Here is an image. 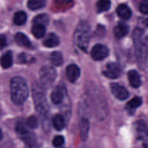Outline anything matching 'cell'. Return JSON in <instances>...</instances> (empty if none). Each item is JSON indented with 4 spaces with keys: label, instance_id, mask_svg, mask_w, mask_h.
Returning <instances> with one entry per match:
<instances>
[{
    "label": "cell",
    "instance_id": "obj_1",
    "mask_svg": "<svg viewBox=\"0 0 148 148\" xmlns=\"http://www.w3.org/2000/svg\"><path fill=\"white\" fill-rule=\"evenodd\" d=\"M28 86L25 79L21 77H14L11 79L10 94L14 103H23L28 96Z\"/></svg>",
    "mask_w": 148,
    "mask_h": 148
},
{
    "label": "cell",
    "instance_id": "obj_2",
    "mask_svg": "<svg viewBox=\"0 0 148 148\" xmlns=\"http://www.w3.org/2000/svg\"><path fill=\"white\" fill-rule=\"evenodd\" d=\"M90 38V27L86 22H81L76 27L74 33L75 45L82 51L87 52Z\"/></svg>",
    "mask_w": 148,
    "mask_h": 148
},
{
    "label": "cell",
    "instance_id": "obj_3",
    "mask_svg": "<svg viewBox=\"0 0 148 148\" xmlns=\"http://www.w3.org/2000/svg\"><path fill=\"white\" fill-rule=\"evenodd\" d=\"M143 29L136 28L133 33V39L135 45V53L139 66L144 69L146 66L147 56V49L143 40Z\"/></svg>",
    "mask_w": 148,
    "mask_h": 148
},
{
    "label": "cell",
    "instance_id": "obj_4",
    "mask_svg": "<svg viewBox=\"0 0 148 148\" xmlns=\"http://www.w3.org/2000/svg\"><path fill=\"white\" fill-rule=\"evenodd\" d=\"M33 98L36 111L40 114H46L49 110V104L44 88L37 82L33 85Z\"/></svg>",
    "mask_w": 148,
    "mask_h": 148
},
{
    "label": "cell",
    "instance_id": "obj_5",
    "mask_svg": "<svg viewBox=\"0 0 148 148\" xmlns=\"http://www.w3.org/2000/svg\"><path fill=\"white\" fill-rule=\"evenodd\" d=\"M27 124L23 121H19L16 125V132L21 138V140L28 146L29 147L33 148L35 147L36 143V136L34 134L29 131L27 129Z\"/></svg>",
    "mask_w": 148,
    "mask_h": 148
},
{
    "label": "cell",
    "instance_id": "obj_6",
    "mask_svg": "<svg viewBox=\"0 0 148 148\" xmlns=\"http://www.w3.org/2000/svg\"><path fill=\"white\" fill-rule=\"evenodd\" d=\"M56 77V72L53 67L45 66L40 69L39 72V78L40 85L44 88L51 85Z\"/></svg>",
    "mask_w": 148,
    "mask_h": 148
},
{
    "label": "cell",
    "instance_id": "obj_7",
    "mask_svg": "<svg viewBox=\"0 0 148 148\" xmlns=\"http://www.w3.org/2000/svg\"><path fill=\"white\" fill-rule=\"evenodd\" d=\"M109 53L108 48L102 44H96L92 48L91 57L96 61L103 60Z\"/></svg>",
    "mask_w": 148,
    "mask_h": 148
},
{
    "label": "cell",
    "instance_id": "obj_8",
    "mask_svg": "<svg viewBox=\"0 0 148 148\" xmlns=\"http://www.w3.org/2000/svg\"><path fill=\"white\" fill-rule=\"evenodd\" d=\"M121 69L118 64L111 62L106 65V68L103 72V75L110 79H116L119 77Z\"/></svg>",
    "mask_w": 148,
    "mask_h": 148
},
{
    "label": "cell",
    "instance_id": "obj_9",
    "mask_svg": "<svg viewBox=\"0 0 148 148\" xmlns=\"http://www.w3.org/2000/svg\"><path fill=\"white\" fill-rule=\"evenodd\" d=\"M111 90L113 95L120 101H124L130 96V93L127 90L117 83H111Z\"/></svg>",
    "mask_w": 148,
    "mask_h": 148
},
{
    "label": "cell",
    "instance_id": "obj_10",
    "mask_svg": "<svg viewBox=\"0 0 148 148\" xmlns=\"http://www.w3.org/2000/svg\"><path fill=\"white\" fill-rule=\"evenodd\" d=\"M66 78L71 82H75L80 76V69L77 65L70 64L66 69Z\"/></svg>",
    "mask_w": 148,
    "mask_h": 148
},
{
    "label": "cell",
    "instance_id": "obj_11",
    "mask_svg": "<svg viewBox=\"0 0 148 148\" xmlns=\"http://www.w3.org/2000/svg\"><path fill=\"white\" fill-rule=\"evenodd\" d=\"M129 30H130L129 26L127 23L124 22H119L117 25L114 27V36L118 39L122 38L128 34Z\"/></svg>",
    "mask_w": 148,
    "mask_h": 148
},
{
    "label": "cell",
    "instance_id": "obj_12",
    "mask_svg": "<svg viewBox=\"0 0 148 148\" xmlns=\"http://www.w3.org/2000/svg\"><path fill=\"white\" fill-rule=\"evenodd\" d=\"M79 134L82 140H87L89 134L90 122L88 119L82 118L79 121Z\"/></svg>",
    "mask_w": 148,
    "mask_h": 148
},
{
    "label": "cell",
    "instance_id": "obj_13",
    "mask_svg": "<svg viewBox=\"0 0 148 148\" xmlns=\"http://www.w3.org/2000/svg\"><path fill=\"white\" fill-rule=\"evenodd\" d=\"M128 79L130 85L134 88H139L142 85L141 77L135 70H131L128 72Z\"/></svg>",
    "mask_w": 148,
    "mask_h": 148
},
{
    "label": "cell",
    "instance_id": "obj_14",
    "mask_svg": "<svg viewBox=\"0 0 148 148\" xmlns=\"http://www.w3.org/2000/svg\"><path fill=\"white\" fill-rule=\"evenodd\" d=\"M43 43L46 47H56V46H57L59 44V38L54 33H49L45 38Z\"/></svg>",
    "mask_w": 148,
    "mask_h": 148
},
{
    "label": "cell",
    "instance_id": "obj_15",
    "mask_svg": "<svg viewBox=\"0 0 148 148\" xmlns=\"http://www.w3.org/2000/svg\"><path fill=\"white\" fill-rule=\"evenodd\" d=\"M14 40L17 45L23 47L31 48L32 43L28 39V38L23 33H17L14 36Z\"/></svg>",
    "mask_w": 148,
    "mask_h": 148
},
{
    "label": "cell",
    "instance_id": "obj_16",
    "mask_svg": "<svg viewBox=\"0 0 148 148\" xmlns=\"http://www.w3.org/2000/svg\"><path fill=\"white\" fill-rule=\"evenodd\" d=\"M135 130L141 137H148V124L144 121H138L135 124Z\"/></svg>",
    "mask_w": 148,
    "mask_h": 148
},
{
    "label": "cell",
    "instance_id": "obj_17",
    "mask_svg": "<svg viewBox=\"0 0 148 148\" xmlns=\"http://www.w3.org/2000/svg\"><path fill=\"white\" fill-rule=\"evenodd\" d=\"M116 12L119 17L124 20H128L132 17V10H130V7L126 4H120L116 9Z\"/></svg>",
    "mask_w": 148,
    "mask_h": 148
},
{
    "label": "cell",
    "instance_id": "obj_18",
    "mask_svg": "<svg viewBox=\"0 0 148 148\" xmlns=\"http://www.w3.org/2000/svg\"><path fill=\"white\" fill-rule=\"evenodd\" d=\"M13 63V56L12 53L10 51H8L4 53L0 59V64L2 68L4 69H8L12 65Z\"/></svg>",
    "mask_w": 148,
    "mask_h": 148
},
{
    "label": "cell",
    "instance_id": "obj_19",
    "mask_svg": "<svg viewBox=\"0 0 148 148\" xmlns=\"http://www.w3.org/2000/svg\"><path fill=\"white\" fill-rule=\"evenodd\" d=\"M51 99L53 103L60 104L64 99V93L62 88L59 87L55 88L51 95Z\"/></svg>",
    "mask_w": 148,
    "mask_h": 148
},
{
    "label": "cell",
    "instance_id": "obj_20",
    "mask_svg": "<svg viewBox=\"0 0 148 148\" xmlns=\"http://www.w3.org/2000/svg\"><path fill=\"white\" fill-rule=\"evenodd\" d=\"M32 33L36 38H41L46 34V26L41 25H33Z\"/></svg>",
    "mask_w": 148,
    "mask_h": 148
},
{
    "label": "cell",
    "instance_id": "obj_21",
    "mask_svg": "<svg viewBox=\"0 0 148 148\" xmlns=\"http://www.w3.org/2000/svg\"><path fill=\"white\" fill-rule=\"evenodd\" d=\"M46 0H28L27 7L31 10H37L43 8L46 5Z\"/></svg>",
    "mask_w": 148,
    "mask_h": 148
},
{
    "label": "cell",
    "instance_id": "obj_22",
    "mask_svg": "<svg viewBox=\"0 0 148 148\" xmlns=\"http://www.w3.org/2000/svg\"><path fill=\"white\" fill-rule=\"evenodd\" d=\"M26 20H27V14L23 11H19L16 12L13 17L14 23L17 25H22L25 24Z\"/></svg>",
    "mask_w": 148,
    "mask_h": 148
},
{
    "label": "cell",
    "instance_id": "obj_23",
    "mask_svg": "<svg viewBox=\"0 0 148 148\" xmlns=\"http://www.w3.org/2000/svg\"><path fill=\"white\" fill-rule=\"evenodd\" d=\"M53 125L54 128L58 131L63 130L65 126V121L63 116L60 114L55 115L53 118Z\"/></svg>",
    "mask_w": 148,
    "mask_h": 148
},
{
    "label": "cell",
    "instance_id": "obj_24",
    "mask_svg": "<svg viewBox=\"0 0 148 148\" xmlns=\"http://www.w3.org/2000/svg\"><path fill=\"white\" fill-rule=\"evenodd\" d=\"M50 62L54 66H60L63 62V57L60 52L54 51L51 53Z\"/></svg>",
    "mask_w": 148,
    "mask_h": 148
},
{
    "label": "cell",
    "instance_id": "obj_25",
    "mask_svg": "<svg viewBox=\"0 0 148 148\" xmlns=\"http://www.w3.org/2000/svg\"><path fill=\"white\" fill-rule=\"evenodd\" d=\"M96 7L98 12L108 11L111 7V1L110 0H98L97 1Z\"/></svg>",
    "mask_w": 148,
    "mask_h": 148
},
{
    "label": "cell",
    "instance_id": "obj_26",
    "mask_svg": "<svg viewBox=\"0 0 148 148\" xmlns=\"http://www.w3.org/2000/svg\"><path fill=\"white\" fill-rule=\"evenodd\" d=\"M49 21V16L46 14H40L35 17L33 19V25H47Z\"/></svg>",
    "mask_w": 148,
    "mask_h": 148
},
{
    "label": "cell",
    "instance_id": "obj_27",
    "mask_svg": "<svg viewBox=\"0 0 148 148\" xmlns=\"http://www.w3.org/2000/svg\"><path fill=\"white\" fill-rule=\"evenodd\" d=\"M142 103H143L142 98L140 97H135L133 99H132L130 102H128L126 108L127 110H134L140 107L142 105Z\"/></svg>",
    "mask_w": 148,
    "mask_h": 148
},
{
    "label": "cell",
    "instance_id": "obj_28",
    "mask_svg": "<svg viewBox=\"0 0 148 148\" xmlns=\"http://www.w3.org/2000/svg\"><path fill=\"white\" fill-rule=\"evenodd\" d=\"M27 127L30 129H36L38 127V119H36V116H31L29 117L27 120V123H26Z\"/></svg>",
    "mask_w": 148,
    "mask_h": 148
},
{
    "label": "cell",
    "instance_id": "obj_29",
    "mask_svg": "<svg viewBox=\"0 0 148 148\" xmlns=\"http://www.w3.org/2000/svg\"><path fill=\"white\" fill-rule=\"evenodd\" d=\"M19 62L20 63H30V62H33V61H34V59H33L32 56H29V55L25 54V53H23V54H20V56H18Z\"/></svg>",
    "mask_w": 148,
    "mask_h": 148
},
{
    "label": "cell",
    "instance_id": "obj_30",
    "mask_svg": "<svg viewBox=\"0 0 148 148\" xmlns=\"http://www.w3.org/2000/svg\"><path fill=\"white\" fill-rule=\"evenodd\" d=\"M64 143V138L62 136H56L53 140V145L56 147H59Z\"/></svg>",
    "mask_w": 148,
    "mask_h": 148
},
{
    "label": "cell",
    "instance_id": "obj_31",
    "mask_svg": "<svg viewBox=\"0 0 148 148\" xmlns=\"http://www.w3.org/2000/svg\"><path fill=\"white\" fill-rule=\"evenodd\" d=\"M140 11L143 14H148V0H143L140 4Z\"/></svg>",
    "mask_w": 148,
    "mask_h": 148
},
{
    "label": "cell",
    "instance_id": "obj_32",
    "mask_svg": "<svg viewBox=\"0 0 148 148\" xmlns=\"http://www.w3.org/2000/svg\"><path fill=\"white\" fill-rule=\"evenodd\" d=\"M7 45V38L4 35H0V50L5 48Z\"/></svg>",
    "mask_w": 148,
    "mask_h": 148
},
{
    "label": "cell",
    "instance_id": "obj_33",
    "mask_svg": "<svg viewBox=\"0 0 148 148\" xmlns=\"http://www.w3.org/2000/svg\"><path fill=\"white\" fill-rule=\"evenodd\" d=\"M139 25H140V27L139 28L141 29L142 27H148V19H140L139 20Z\"/></svg>",
    "mask_w": 148,
    "mask_h": 148
},
{
    "label": "cell",
    "instance_id": "obj_34",
    "mask_svg": "<svg viewBox=\"0 0 148 148\" xmlns=\"http://www.w3.org/2000/svg\"><path fill=\"white\" fill-rule=\"evenodd\" d=\"M1 139H2V133H1V130H0V141L1 140Z\"/></svg>",
    "mask_w": 148,
    "mask_h": 148
},
{
    "label": "cell",
    "instance_id": "obj_35",
    "mask_svg": "<svg viewBox=\"0 0 148 148\" xmlns=\"http://www.w3.org/2000/svg\"><path fill=\"white\" fill-rule=\"evenodd\" d=\"M81 148H89V147H81Z\"/></svg>",
    "mask_w": 148,
    "mask_h": 148
}]
</instances>
